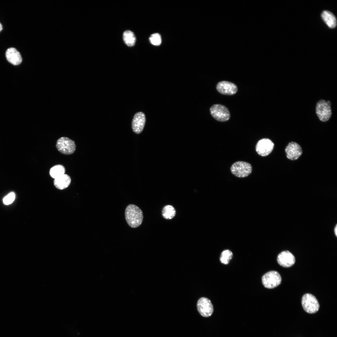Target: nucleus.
<instances>
[{
  "instance_id": "nucleus-15",
  "label": "nucleus",
  "mask_w": 337,
  "mask_h": 337,
  "mask_svg": "<svg viewBox=\"0 0 337 337\" xmlns=\"http://www.w3.org/2000/svg\"><path fill=\"white\" fill-rule=\"evenodd\" d=\"M71 181L69 175L65 174L55 179L54 180L55 186L60 190H63L67 188Z\"/></svg>"
},
{
  "instance_id": "nucleus-3",
  "label": "nucleus",
  "mask_w": 337,
  "mask_h": 337,
  "mask_svg": "<svg viewBox=\"0 0 337 337\" xmlns=\"http://www.w3.org/2000/svg\"><path fill=\"white\" fill-rule=\"evenodd\" d=\"M230 170L232 174L236 177L244 178L248 176L251 173L252 167L248 163L238 161L232 165Z\"/></svg>"
},
{
  "instance_id": "nucleus-22",
  "label": "nucleus",
  "mask_w": 337,
  "mask_h": 337,
  "mask_svg": "<svg viewBox=\"0 0 337 337\" xmlns=\"http://www.w3.org/2000/svg\"><path fill=\"white\" fill-rule=\"evenodd\" d=\"M15 198V193L13 192H11L3 198V203L5 205H9L13 202Z\"/></svg>"
},
{
  "instance_id": "nucleus-6",
  "label": "nucleus",
  "mask_w": 337,
  "mask_h": 337,
  "mask_svg": "<svg viewBox=\"0 0 337 337\" xmlns=\"http://www.w3.org/2000/svg\"><path fill=\"white\" fill-rule=\"evenodd\" d=\"M56 146L59 151L66 155L72 154L76 149L75 142L66 137H61L58 139Z\"/></svg>"
},
{
  "instance_id": "nucleus-9",
  "label": "nucleus",
  "mask_w": 337,
  "mask_h": 337,
  "mask_svg": "<svg viewBox=\"0 0 337 337\" xmlns=\"http://www.w3.org/2000/svg\"><path fill=\"white\" fill-rule=\"evenodd\" d=\"M274 144L272 141L268 138H263L260 140L256 146V150L259 155L266 156L272 151Z\"/></svg>"
},
{
  "instance_id": "nucleus-24",
  "label": "nucleus",
  "mask_w": 337,
  "mask_h": 337,
  "mask_svg": "<svg viewBox=\"0 0 337 337\" xmlns=\"http://www.w3.org/2000/svg\"><path fill=\"white\" fill-rule=\"evenodd\" d=\"M2 29L3 28L2 25L0 22V32L2 30Z\"/></svg>"
},
{
  "instance_id": "nucleus-17",
  "label": "nucleus",
  "mask_w": 337,
  "mask_h": 337,
  "mask_svg": "<svg viewBox=\"0 0 337 337\" xmlns=\"http://www.w3.org/2000/svg\"><path fill=\"white\" fill-rule=\"evenodd\" d=\"M65 168L61 164H57L52 167L49 171L50 176L53 178H56L65 174Z\"/></svg>"
},
{
  "instance_id": "nucleus-7",
  "label": "nucleus",
  "mask_w": 337,
  "mask_h": 337,
  "mask_svg": "<svg viewBox=\"0 0 337 337\" xmlns=\"http://www.w3.org/2000/svg\"><path fill=\"white\" fill-rule=\"evenodd\" d=\"M212 116L216 120L221 122H225L230 119V115L228 109L225 106L221 104H215L210 108Z\"/></svg>"
},
{
  "instance_id": "nucleus-2",
  "label": "nucleus",
  "mask_w": 337,
  "mask_h": 337,
  "mask_svg": "<svg viewBox=\"0 0 337 337\" xmlns=\"http://www.w3.org/2000/svg\"><path fill=\"white\" fill-rule=\"evenodd\" d=\"M331 103L329 100L326 101L321 100L317 103L316 113L320 120L322 122L328 121L332 115Z\"/></svg>"
},
{
  "instance_id": "nucleus-19",
  "label": "nucleus",
  "mask_w": 337,
  "mask_h": 337,
  "mask_svg": "<svg viewBox=\"0 0 337 337\" xmlns=\"http://www.w3.org/2000/svg\"><path fill=\"white\" fill-rule=\"evenodd\" d=\"M162 212L163 217L167 219H172L175 216L176 214L174 208L171 205L165 206L163 208Z\"/></svg>"
},
{
  "instance_id": "nucleus-4",
  "label": "nucleus",
  "mask_w": 337,
  "mask_h": 337,
  "mask_svg": "<svg viewBox=\"0 0 337 337\" xmlns=\"http://www.w3.org/2000/svg\"><path fill=\"white\" fill-rule=\"evenodd\" d=\"M301 304L304 310L309 314H314L317 312L320 308V305L315 297L310 293L304 294L302 296Z\"/></svg>"
},
{
  "instance_id": "nucleus-1",
  "label": "nucleus",
  "mask_w": 337,
  "mask_h": 337,
  "mask_svg": "<svg viewBox=\"0 0 337 337\" xmlns=\"http://www.w3.org/2000/svg\"><path fill=\"white\" fill-rule=\"evenodd\" d=\"M125 217L128 225L133 228L139 226L143 219V213L138 206L130 204L126 207L125 210Z\"/></svg>"
},
{
  "instance_id": "nucleus-16",
  "label": "nucleus",
  "mask_w": 337,
  "mask_h": 337,
  "mask_svg": "<svg viewBox=\"0 0 337 337\" xmlns=\"http://www.w3.org/2000/svg\"><path fill=\"white\" fill-rule=\"evenodd\" d=\"M321 17L325 22L330 28H334L336 26L337 21L335 17L331 12L324 11L321 14Z\"/></svg>"
},
{
  "instance_id": "nucleus-14",
  "label": "nucleus",
  "mask_w": 337,
  "mask_h": 337,
  "mask_svg": "<svg viewBox=\"0 0 337 337\" xmlns=\"http://www.w3.org/2000/svg\"><path fill=\"white\" fill-rule=\"evenodd\" d=\"M5 56L7 61L14 65L20 64L22 61L20 52L14 47H10L7 49Z\"/></svg>"
},
{
  "instance_id": "nucleus-21",
  "label": "nucleus",
  "mask_w": 337,
  "mask_h": 337,
  "mask_svg": "<svg viewBox=\"0 0 337 337\" xmlns=\"http://www.w3.org/2000/svg\"><path fill=\"white\" fill-rule=\"evenodd\" d=\"M149 39L150 43L155 46H159L161 43V37L160 35L158 33L152 34Z\"/></svg>"
},
{
  "instance_id": "nucleus-23",
  "label": "nucleus",
  "mask_w": 337,
  "mask_h": 337,
  "mask_svg": "<svg viewBox=\"0 0 337 337\" xmlns=\"http://www.w3.org/2000/svg\"><path fill=\"white\" fill-rule=\"evenodd\" d=\"M334 232H335V235L337 236V225H336V226H335V228Z\"/></svg>"
},
{
  "instance_id": "nucleus-11",
  "label": "nucleus",
  "mask_w": 337,
  "mask_h": 337,
  "mask_svg": "<svg viewBox=\"0 0 337 337\" xmlns=\"http://www.w3.org/2000/svg\"><path fill=\"white\" fill-rule=\"evenodd\" d=\"M285 152L287 158L291 160L297 159L302 153L300 146L294 142L289 143L285 149Z\"/></svg>"
},
{
  "instance_id": "nucleus-20",
  "label": "nucleus",
  "mask_w": 337,
  "mask_h": 337,
  "mask_svg": "<svg viewBox=\"0 0 337 337\" xmlns=\"http://www.w3.org/2000/svg\"><path fill=\"white\" fill-rule=\"evenodd\" d=\"M233 256L232 252L229 250H226L221 253L220 260L221 262L224 264H227Z\"/></svg>"
},
{
  "instance_id": "nucleus-10",
  "label": "nucleus",
  "mask_w": 337,
  "mask_h": 337,
  "mask_svg": "<svg viewBox=\"0 0 337 337\" xmlns=\"http://www.w3.org/2000/svg\"><path fill=\"white\" fill-rule=\"evenodd\" d=\"M216 89L220 93L227 95L235 94L238 89L237 86L234 83L226 81L219 82L217 85Z\"/></svg>"
},
{
  "instance_id": "nucleus-13",
  "label": "nucleus",
  "mask_w": 337,
  "mask_h": 337,
  "mask_svg": "<svg viewBox=\"0 0 337 337\" xmlns=\"http://www.w3.org/2000/svg\"><path fill=\"white\" fill-rule=\"evenodd\" d=\"M146 121L144 114L141 112L136 113L134 115L132 123V127L133 131L139 134L143 131Z\"/></svg>"
},
{
  "instance_id": "nucleus-8",
  "label": "nucleus",
  "mask_w": 337,
  "mask_h": 337,
  "mask_svg": "<svg viewBox=\"0 0 337 337\" xmlns=\"http://www.w3.org/2000/svg\"><path fill=\"white\" fill-rule=\"evenodd\" d=\"M197 310L200 314L204 317L210 316L213 311V306L211 301L207 298L202 297L198 300Z\"/></svg>"
},
{
  "instance_id": "nucleus-18",
  "label": "nucleus",
  "mask_w": 337,
  "mask_h": 337,
  "mask_svg": "<svg viewBox=\"0 0 337 337\" xmlns=\"http://www.w3.org/2000/svg\"><path fill=\"white\" fill-rule=\"evenodd\" d=\"M123 39L125 43L129 46H132L135 44L136 38L134 33L131 31L126 30L124 32Z\"/></svg>"
},
{
  "instance_id": "nucleus-12",
  "label": "nucleus",
  "mask_w": 337,
  "mask_h": 337,
  "mask_svg": "<svg viewBox=\"0 0 337 337\" xmlns=\"http://www.w3.org/2000/svg\"><path fill=\"white\" fill-rule=\"evenodd\" d=\"M295 258L293 255L288 251L281 252L278 255L277 261L281 266L284 267L291 266L295 263Z\"/></svg>"
},
{
  "instance_id": "nucleus-5",
  "label": "nucleus",
  "mask_w": 337,
  "mask_h": 337,
  "mask_svg": "<svg viewBox=\"0 0 337 337\" xmlns=\"http://www.w3.org/2000/svg\"><path fill=\"white\" fill-rule=\"evenodd\" d=\"M281 281V277L277 271H271L264 274L262 277V282L264 286L268 289H273L278 286Z\"/></svg>"
}]
</instances>
